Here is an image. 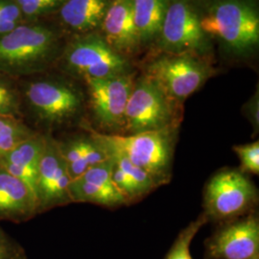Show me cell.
Instances as JSON below:
<instances>
[{"label":"cell","mask_w":259,"mask_h":259,"mask_svg":"<svg viewBox=\"0 0 259 259\" xmlns=\"http://www.w3.org/2000/svg\"><path fill=\"white\" fill-rule=\"evenodd\" d=\"M19 80L23 119L42 134L87 124L83 83L56 69Z\"/></svg>","instance_id":"6da1fadb"},{"label":"cell","mask_w":259,"mask_h":259,"mask_svg":"<svg viewBox=\"0 0 259 259\" xmlns=\"http://www.w3.org/2000/svg\"><path fill=\"white\" fill-rule=\"evenodd\" d=\"M200 24L223 64H255L259 53V0H194Z\"/></svg>","instance_id":"7a4b0ae2"},{"label":"cell","mask_w":259,"mask_h":259,"mask_svg":"<svg viewBox=\"0 0 259 259\" xmlns=\"http://www.w3.org/2000/svg\"><path fill=\"white\" fill-rule=\"evenodd\" d=\"M66 39L54 21H25L0 37V72L21 79L55 69Z\"/></svg>","instance_id":"3957f363"},{"label":"cell","mask_w":259,"mask_h":259,"mask_svg":"<svg viewBox=\"0 0 259 259\" xmlns=\"http://www.w3.org/2000/svg\"><path fill=\"white\" fill-rule=\"evenodd\" d=\"M55 69L81 83L139 70L135 61L112 49L99 32L67 37Z\"/></svg>","instance_id":"277c9868"},{"label":"cell","mask_w":259,"mask_h":259,"mask_svg":"<svg viewBox=\"0 0 259 259\" xmlns=\"http://www.w3.org/2000/svg\"><path fill=\"white\" fill-rule=\"evenodd\" d=\"M141 73L151 78L175 102L185 106L192 94L200 91L218 73L214 62L189 54L151 52L141 65Z\"/></svg>","instance_id":"5b68a950"},{"label":"cell","mask_w":259,"mask_h":259,"mask_svg":"<svg viewBox=\"0 0 259 259\" xmlns=\"http://www.w3.org/2000/svg\"><path fill=\"white\" fill-rule=\"evenodd\" d=\"M100 135L112 155H122L147 172L157 186L171 182L180 128L123 136Z\"/></svg>","instance_id":"8992f818"},{"label":"cell","mask_w":259,"mask_h":259,"mask_svg":"<svg viewBox=\"0 0 259 259\" xmlns=\"http://www.w3.org/2000/svg\"><path fill=\"white\" fill-rule=\"evenodd\" d=\"M184 112L185 106L172 100L156 82L139 71L126 108L123 135L181 128Z\"/></svg>","instance_id":"52a82bcc"},{"label":"cell","mask_w":259,"mask_h":259,"mask_svg":"<svg viewBox=\"0 0 259 259\" xmlns=\"http://www.w3.org/2000/svg\"><path fill=\"white\" fill-rule=\"evenodd\" d=\"M258 200V188L248 174L225 167L204 185L203 213L208 222H227L254 211Z\"/></svg>","instance_id":"ba28073f"},{"label":"cell","mask_w":259,"mask_h":259,"mask_svg":"<svg viewBox=\"0 0 259 259\" xmlns=\"http://www.w3.org/2000/svg\"><path fill=\"white\" fill-rule=\"evenodd\" d=\"M138 72L83 82L87 104L83 127L108 136L124 134L126 108Z\"/></svg>","instance_id":"9c48e42d"},{"label":"cell","mask_w":259,"mask_h":259,"mask_svg":"<svg viewBox=\"0 0 259 259\" xmlns=\"http://www.w3.org/2000/svg\"><path fill=\"white\" fill-rule=\"evenodd\" d=\"M152 52L189 54L215 62L212 46L201 27L194 0H169Z\"/></svg>","instance_id":"30bf717a"},{"label":"cell","mask_w":259,"mask_h":259,"mask_svg":"<svg viewBox=\"0 0 259 259\" xmlns=\"http://www.w3.org/2000/svg\"><path fill=\"white\" fill-rule=\"evenodd\" d=\"M204 259H259L257 211L220 223L204 241Z\"/></svg>","instance_id":"8fae6325"},{"label":"cell","mask_w":259,"mask_h":259,"mask_svg":"<svg viewBox=\"0 0 259 259\" xmlns=\"http://www.w3.org/2000/svg\"><path fill=\"white\" fill-rule=\"evenodd\" d=\"M45 136L36 184L38 214L72 203L69 193L72 179L66 162L58 148L54 135L45 134Z\"/></svg>","instance_id":"7c38bea8"},{"label":"cell","mask_w":259,"mask_h":259,"mask_svg":"<svg viewBox=\"0 0 259 259\" xmlns=\"http://www.w3.org/2000/svg\"><path fill=\"white\" fill-rule=\"evenodd\" d=\"M55 139L72 180L82 176L90 168L113 157L102 136L88 127Z\"/></svg>","instance_id":"4fadbf2b"},{"label":"cell","mask_w":259,"mask_h":259,"mask_svg":"<svg viewBox=\"0 0 259 259\" xmlns=\"http://www.w3.org/2000/svg\"><path fill=\"white\" fill-rule=\"evenodd\" d=\"M108 45L135 61L140 54L134 17V0H111L99 29Z\"/></svg>","instance_id":"5bb4252c"},{"label":"cell","mask_w":259,"mask_h":259,"mask_svg":"<svg viewBox=\"0 0 259 259\" xmlns=\"http://www.w3.org/2000/svg\"><path fill=\"white\" fill-rule=\"evenodd\" d=\"M111 0H66L54 15L67 37L99 32Z\"/></svg>","instance_id":"9a60e30c"},{"label":"cell","mask_w":259,"mask_h":259,"mask_svg":"<svg viewBox=\"0 0 259 259\" xmlns=\"http://www.w3.org/2000/svg\"><path fill=\"white\" fill-rule=\"evenodd\" d=\"M37 214V200L30 187L0 165V221L20 224Z\"/></svg>","instance_id":"2e32d148"},{"label":"cell","mask_w":259,"mask_h":259,"mask_svg":"<svg viewBox=\"0 0 259 259\" xmlns=\"http://www.w3.org/2000/svg\"><path fill=\"white\" fill-rule=\"evenodd\" d=\"M45 139V134L37 132L35 136L19 143L18 146L0 157V165L10 174L25 183L35 197L37 168L44 150Z\"/></svg>","instance_id":"e0dca14e"},{"label":"cell","mask_w":259,"mask_h":259,"mask_svg":"<svg viewBox=\"0 0 259 259\" xmlns=\"http://www.w3.org/2000/svg\"><path fill=\"white\" fill-rule=\"evenodd\" d=\"M112 156L111 179L127 205L141 201L158 187L147 172L130 162L124 156Z\"/></svg>","instance_id":"ac0fdd59"},{"label":"cell","mask_w":259,"mask_h":259,"mask_svg":"<svg viewBox=\"0 0 259 259\" xmlns=\"http://www.w3.org/2000/svg\"><path fill=\"white\" fill-rule=\"evenodd\" d=\"M169 0H134V17L140 53L152 52L165 18Z\"/></svg>","instance_id":"d6986e66"},{"label":"cell","mask_w":259,"mask_h":259,"mask_svg":"<svg viewBox=\"0 0 259 259\" xmlns=\"http://www.w3.org/2000/svg\"><path fill=\"white\" fill-rule=\"evenodd\" d=\"M69 193L72 203H90L111 208L127 205L114 185H101L82 178L72 180Z\"/></svg>","instance_id":"ffe728a7"},{"label":"cell","mask_w":259,"mask_h":259,"mask_svg":"<svg viewBox=\"0 0 259 259\" xmlns=\"http://www.w3.org/2000/svg\"><path fill=\"white\" fill-rule=\"evenodd\" d=\"M37 133L23 119L0 115V157Z\"/></svg>","instance_id":"44dd1931"},{"label":"cell","mask_w":259,"mask_h":259,"mask_svg":"<svg viewBox=\"0 0 259 259\" xmlns=\"http://www.w3.org/2000/svg\"><path fill=\"white\" fill-rule=\"evenodd\" d=\"M0 115L23 119L19 80L2 72H0Z\"/></svg>","instance_id":"7402d4cb"},{"label":"cell","mask_w":259,"mask_h":259,"mask_svg":"<svg viewBox=\"0 0 259 259\" xmlns=\"http://www.w3.org/2000/svg\"><path fill=\"white\" fill-rule=\"evenodd\" d=\"M208 221L204 213L190 223L177 236L176 240L168 250L164 259H193L190 252V245L196 234Z\"/></svg>","instance_id":"603a6c76"},{"label":"cell","mask_w":259,"mask_h":259,"mask_svg":"<svg viewBox=\"0 0 259 259\" xmlns=\"http://www.w3.org/2000/svg\"><path fill=\"white\" fill-rule=\"evenodd\" d=\"M66 0H15L24 22L37 21L54 16Z\"/></svg>","instance_id":"cb8c5ba5"},{"label":"cell","mask_w":259,"mask_h":259,"mask_svg":"<svg viewBox=\"0 0 259 259\" xmlns=\"http://www.w3.org/2000/svg\"><path fill=\"white\" fill-rule=\"evenodd\" d=\"M233 152L239 158V170L245 174L256 175L259 174V141H253L247 144L234 145Z\"/></svg>","instance_id":"d4e9b609"},{"label":"cell","mask_w":259,"mask_h":259,"mask_svg":"<svg viewBox=\"0 0 259 259\" xmlns=\"http://www.w3.org/2000/svg\"><path fill=\"white\" fill-rule=\"evenodd\" d=\"M24 20L15 0H0V37L7 35Z\"/></svg>","instance_id":"484cf974"},{"label":"cell","mask_w":259,"mask_h":259,"mask_svg":"<svg viewBox=\"0 0 259 259\" xmlns=\"http://www.w3.org/2000/svg\"><path fill=\"white\" fill-rule=\"evenodd\" d=\"M0 259H27L24 248L0 228Z\"/></svg>","instance_id":"4316f807"},{"label":"cell","mask_w":259,"mask_h":259,"mask_svg":"<svg viewBox=\"0 0 259 259\" xmlns=\"http://www.w3.org/2000/svg\"><path fill=\"white\" fill-rule=\"evenodd\" d=\"M242 114L249 121L252 127V137L257 136L259 133V87L256 85V90L253 94L242 106Z\"/></svg>","instance_id":"83f0119b"}]
</instances>
